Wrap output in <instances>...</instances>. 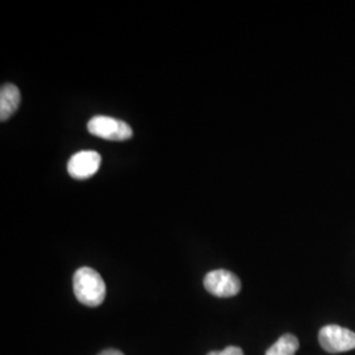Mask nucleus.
I'll return each instance as SVG.
<instances>
[{
  "label": "nucleus",
  "instance_id": "9",
  "mask_svg": "<svg viewBox=\"0 0 355 355\" xmlns=\"http://www.w3.org/2000/svg\"><path fill=\"white\" fill-rule=\"evenodd\" d=\"M99 355H124L121 352H119V350H114V349H107V350H104Z\"/></svg>",
  "mask_w": 355,
  "mask_h": 355
},
{
  "label": "nucleus",
  "instance_id": "7",
  "mask_svg": "<svg viewBox=\"0 0 355 355\" xmlns=\"http://www.w3.org/2000/svg\"><path fill=\"white\" fill-rule=\"evenodd\" d=\"M300 343L296 336L284 334L266 352V355H295L299 350Z\"/></svg>",
  "mask_w": 355,
  "mask_h": 355
},
{
  "label": "nucleus",
  "instance_id": "5",
  "mask_svg": "<svg viewBox=\"0 0 355 355\" xmlns=\"http://www.w3.org/2000/svg\"><path fill=\"white\" fill-rule=\"evenodd\" d=\"M102 165V157L94 150L76 153L67 162L69 174L76 179H87L98 173Z\"/></svg>",
  "mask_w": 355,
  "mask_h": 355
},
{
  "label": "nucleus",
  "instance_id": "1",
  "mask_svg": "<svg viewBox=\"0 0 355 355\" xmlns=\"http://www.w3.org/2000/svg\"><path fill=\"white\" fill-rule=\"evenodd\" d=\"M73 287L79 303L87 306H98L105 299V283L101 274L91 267L76 270Z\"/></svg>",
  "mask_w": 355,
  "mask_h": 355
},
{
  "label": "nucleus",
  "instance_id": "8",
  "mask_svg": "<svg viewBox=\"0 0 355 355\" xmlns=\"http://www.w3.org/2000/svg\"><path fill=\"white\" fill-rule=\"evenodd\" d=\"M207 355H243V352L239 346H228L223 352H209Z\"/></svg>",
  "mask_w": 355,
  "mask_h": 355
},
{
  "label": "nucleus",
  "instance_id": "4",
  "mask_svg": "<svg viewBox=\"0 0 355 355\" xmlns=\"http://www.w3.org/2000/svg\"><path fill=\"white\" fill-rule=\"evenodd\" d=\"M204 287L217 297H232L241 291V280L228 270H214L205 275Z\"/></svg>",
  "mask_w": 355,
  "mask_h": 355
},
{
  "label": "nucleus",
  "instance_id": "6",
  "mask_svg": "<svg viewBox=\"0 0 355 355\" xmlns=\"http://www.w3.org/2000/svg\"><path fill=\"white\" fill-rule=\"evenodd\" d=\"M21 101V95L20 91L11 83L3 85L0 89V120L6 121L12 116Z\"/></svg>",
  "mask_w": 355,
  "mask_h": 355
},
{
  "label": "nucleus",
  "instance_id": "2",
  "mask_svg": "<svg viewBox=\"0 0 355 355\" xmlns=\"http://www.w3.org/2000/svg\"><path fill=\"white\" fill-rule=\"evenodd\" d=\"M89 133L108 141H127L133 137V130L125 121L110 116H95L87 124Z\"/></svg>",
  "mask_w": 355,
  "mask_h": 355
},
{
  "label": "nucleus",
  "instance_id": "3",
  "mask_svg": "<svg viewBox=\"0 0 355 355\" xmlns=\"http://www.w3.org/2000/svg\"><path fill=\"white\" fill-rule=\"evenodd\" d=\"M318 343L330 354L350 352L355 349V333L340 325H327L318 333Z\"/></svg>",
  "mask_w": 355,
  "mask_h": 355
}]
</instances>
